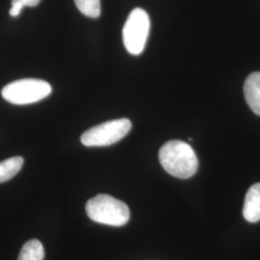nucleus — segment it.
<instances>
[{"instance_id": "1", "label": "nucleus", "mask_w": 260, "mask_h": 260, "mask_svg": "<svg viewBox=\"0 0 260 260\" xmlns=\"http://www.w3.org/2000/svg\"><path fill=\"white\" fill-rule=\"evenodd\" d=\"M161 166L173 177L186 179L193 177L199 167V161L192 147L183 141L173 140L159 150Z\"/></svg>"}, {"instance_id": "4", "label": "nucleus", "mask_w": 260, "mask_h": 260, "mask_svg": "<svg viewBox=\"0 0 260 260\" xmlns=\"http://www.w3.org/2000/svg\"><path fill=\"white\" fill-rule=\"evenodd\" d=\"M150 20L149 14L142 8H135L126 19L122 29L123 45L130 54L139 55L149 38Z\"/></svg>"}, {"instance_id": "2", "label": "nucleus", "mask_w": 260, "mask_h": 260, "mask_svg": "<svg viewBox=\"0 0 260 260\" xmlns=\"http://www.w3.org/2000/svg\"><path fill=\"white\" fill-rule=\"evenodd\" d=\"M86 212L95 223L122 226L128 222L130 211L123 202L109 195L95 196L86 204Z\"/></svg>"}, {"instance_id": "9", "label": "nucleus", "mask_w": 260, "mask_h": 260, "mask_svg": "<svg viewBox=\"0 0 260 260\" xmlns=\"http://www.w3.org/2000/svg\"><path fill=\"white\" fill-rule=\"evenodd\" d=\"M44 257L43 244L37 239H32L22 246L18 260H44Z\"/></svg>"}, {"instance_id": "10", "label": "nucleus", "mask_w": 260, "mask_h": 260, "mask_svg": "<svg viewBox=\"0 0 260 260\" xmlns=\"http://www.w3.org/2000/svg\"><path fill=\"white\" fill-rule=\"evenodd\" d=\"M75 5L88 18L96 19L101 16V0H75Z\"/></svg>"}, {"instance_id": "7", "label": "nucleus", "mask_w": 260, "mask_h": 260, "mask_svg": "<svg viewBox=\"0 0 260 260\" xmlns=\"http://www.w3.org/2000/svg\"><path fill=\"white\" fill-rule=\"evenodd\" d=\"M246 102L252 112L260 116V72L249 75L244 84Z\"/></svg>"}, {"instance_id": "11", "label": "nucleus", "mask_w": 260, "mask_h": 260, "mask_svg": "<svg viewBox=\"0 0 260 260\" xmlns=\"http://www.w3.org/2000/svg\"><path fill=\"white\" fill-rule=\"evenodd\" d=\"M41 0H12V8L10 9V16L18 17L23 7H35L39 5Z\"/></svg>"}, {"instance_id": "5", "label": "nucleus", "mask_w": 260, "mask_h": 260, "mask_svg": "<svg viewBox=\"0 0 260 260\" xmlns=\"http://www.w3.org/2000/svg\"><path fill=\"white\" fill-rule=\"evenodd\" d=\"M132 127L128 119L112 120L85 131L81 143L86 147H107L124 138Z\"/></svg>"}, {"instance_id": "3", "label": "nucleus", "mask_w": 260, "mask_h": 260, "mask_svg": "<svg viewBox=\"0 0 260 260\" xmlns=\"http://www.w3.org/2000/svg\"><path fill=\"white\" fill-rule=\"evenodd\" d=\"M52 91L50 84L45 80L25 78L6 85L1 94L5 101L17 105L38 103L48 96Z\"/></svg>"}, {"instance_id": "6", "label": "nucleus", "mask_w": 260, "mask_h": 260, "mask_svg": "<svg viewBox=\"0 0 260 260\" xmlns=\"http://www.w3.org/2000/svg\"><path fill=\"white\" fill-rule=\"evenodd\" d=\"M243 216L250 223L260 221V183H255L248 190L243 207Z\"/></svg>"}, {"instance_id": "8", "label": "nucleus", "mask_w": 260, "mask_h": 260, "mask_svg": "<svg viewBox=\"0 0 260 260\" xmlns=\"http://www.w3.org/2000/svg\"><path fill=\"white\" fill-rule=\"evenodd\" d=\"M24 160L21 156L8 158L0 162V183L8 181L15 177L23 166Z\"/></svg>"}]
</instances>
